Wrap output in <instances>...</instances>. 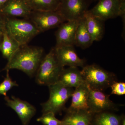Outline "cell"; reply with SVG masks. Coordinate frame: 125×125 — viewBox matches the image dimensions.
I'll return each instance as SVG.
<instances>
[{"instance_id":"obj_16","label":"cell","mask_w":125,"mask_h":125,"mask_svg":"<svg viewBox=\"0 0 125 125\" xmlns=\"http://www.w3.org/2000/svg\"><path fill=\"white\" fill-rule=\"evenodd\" d=\"M89 91V87L85 83L75 88L71 96V105L68 108L73 110H88Z\"/></svg>"},{"instance_id":"obj_12","label":"cell","mask_w":125,"mask_h":125,"mask_svg":"<svg viewBox=\"0 0 125 125\" xmlns=\"http://www.w3.org/2000/svg\"><path fill=\"white\" fill-rule=\"evenodd\" d=\"M57 60L63 67H83L85 66V61L78 56L74 46H62L54 47Z\"/></svg>"},{"instance_id":"obj_1","label":"cell","mask_w":125,"mask_h":125,"mask_svg":"<svg viewBox=\"0 0 125 125\" xmlns=\"http://www.w3.org/2000/svg\"><path fill=\"white\" fill-rule=\"evenodd\" d=\"M43 54L42 48L28 44L20 46L3 70H20L31 77L36 73Z\"/></svg>"},{"instance_id":"obj_28","label":"cell","mask_w":125,"mask_h":125,"mask_svg":"<svg viewBox=\"0 0 125 125\" xmlns=\"http://www.w3.org/2000/svg\"><path fill=\"white\" fill-rule=\"evenodd\" d=\"M2 35H0V43L1 42V40H2Z\"/></svg>"},{"instance_id":"obj_6","label":"cell","mask_w":125,"mask_h":125,"mask_svg":"<svg viewBox=\"0 0 125 125\" xmlns=\"http://www.w3.org/2000/svg\"><path fill=\"white\" fill-rule=\"evenodd\" d=\"M28 19L33 23L40 33L58 27L66 21L56 10H32Z\"/></svg>"},{"instance_id":"obj_29","label":"cell","mask_w":125,"mask_h":125,"mask_svg":"<svg viewBox=\"0 0 125 125\" xmlns=\"http://www.w3.org/2000/svg\"><path fill=\"white\" fill-rule=\"evenodd\" d=\"M60 0V1L61 0Z\"/></svg>"},{"instance_id":"obj_20","label":"cell","mask_w":125,"mask_h":125,"mask_svg":"<svg viewBox=\"0 0 125 125\" xmlns=\"http://www.w3.org/2000/svg\"><path fill=\"white\" fill-rule=\"evenodd\" d=\"M20 46L18 43L7 33L5 29L0 43V51L3 57L9 61Z\"/></svg>"},{"instance_id":"obj_10","label":"cell","mask_w":125,"mask_h":125,"mask_svg":"<svg viewBox=\"0 0 125 125\" xmlns=\"http://www.w3.org/2000/svg\"><path fill=\"white\" fill-rule=\"evenodd\" d=\"M5 100L6 105L16 113L23 125H28L36 113V108L33 105L13 96L11 98L6 96Z\"/></svg>"},{"instance_id":"obj_11","label":"cell","mask_w":125,"mask_h":125,"mask_svg":"<svg viewBox=\"0 0 125 125\" xmlns=\"http://www.w3.org/2000/svg\"><path fill=\"white\" fill-rule=\"evenodd\" d=\"M79 20L69 21L58 26L55 32V47L75 45V33Z\"/></svg>"},{"instance_id":"obj_26","label":"cell","mask_w":125,"mask_h":125,"mask_svg":"<svg viewBox=\"0 0 125 125\" xmlns=\"http://www.w3.org/2000/svg\"><path fill=\"white\" fill-rule=\"evenodd\" d=\"M9 0H0V10Z\"/></svg>"},{"instance_id":"obj_18","label":"cell","mask_w":125,"mask_h":125,"mask_svg":"<svg viewBox=\"0 0 125 125\" xmlns=\"http://www.w3.org/2000/svg\"><path fill=\"white\" fill-rule=\"evenodd\" d=\"M122 115L106 111L93 113L90 125H120Z\"/></svg>"},{"instance_id":"obj_7","label":"cell","mask_w":125,"mask_h":125,"mask_svg":"<svg viewBox=\"0 0 125 125\" xmlns=\"http://www.w3.org/2000/svg\"><path fill=\"white\" fill-rule=\"evenodd\" d=\"M88 0H61L57 11L66 21L80 20L88 10Z\"/></svg>"},{"instance_id":"obj_24","label":"cell","mask_w":125,"mask_h":125,"mask_svg":"<svg viewBox=\"0 0 125 125\" xmlns=\"http://www.w3.org/2000/svg\"><path fill=\"white\" fill-rule=\"evenodd\" d=\"M110 87L111 89V94L122 96L125 94V83L124 82L114 81Z\"/></svg>"},{"instance_id":"obj_25","label":"cell","mask_w":125,"mask_h":125,"mask_svg":"<svg viewBox=\"0 0 125 125\" xmlns=\"http://www.w3.org/2000/svg\"><path fill=\"white\" fill-rule=\"evenodd\" d=\"M7 17L0 12V35H2L6 29Z\"/></svg>"},{"instance_id":"obj_23","label":"cell","mask_w":125,"mask_h":125,"mask_svg":"<svg viewBox=\"0 0 125 125\" xmlns=\"http://www.w3.org/2000/svg\"><path fill=\"white\" fill-rule=\"evenodd\" d=\"M55 115L51 112L43 113L42 115L38 118L37 121L43 125H62L61 121L56 118Z\"/></svg>"},{"instance_id":"obj_22","label":"cell","mask_w":125,"mask_h":125,"mask_svg":"<svg viewBox=\"0 0 125 125\" xmlns=\"http://www.w3.org/2000/svg\"><path fill=\"white\" fill-rule=\"evenodd\" d=\"M7 73L4 79L0 83V94L5 97L7 96V93L14 87L18 86L15 81H13L10 76L9 70H6Z\"/></svg>"},{"instance_id":"obj_13","label":"cell","mask_w":125,"mask_h":125,"mask_svg":"<svg viewBox=\"0 0 125 125\" xmlns=\"http://www.w3.org/2000/svg\"><path fill=\"white\" fill-rule=\"evenodd\" d=\"M32 10L27 0H9L0 10L5 16L28 19Z\"/></svg>"},{"instance_id":"obj_4","label":"cell","mask_w":125,"mask_h":125,"mask_svg":"<svg viewBox=\"0 0 125 125\" xmlns=\"http://www.w3.org/2000/svg\"><path fill=\"white\" fill-rule=\"evenodd\" d=\"M81 72L85 83L90 89L103 91L116 81L115 74L95 64L84 66Z\"/></svg>"},{"instance_id":"obj_2","label":"cell","mask_w":125,"mask_h":125,"mask_svg":"<svg viewBox=\"0 0 125 125\" xmlns=\"http://www.w3.org/2000/svg\"><path fill=\"white\" fill-rule=\"evenodd\" d=\"M64 67L57 60L54 48L43 58L36 73V81L48 86L57 83Z\"/></svg>"},{"instance_id":"obj_8","label":"cell","mask_w":125,"mask_h":125,"mask_svg":"<svg viewBox=\"0 0 125 125\" xmlns=\"http://www.w3.org/2000/svg\"><path fill=\"white\" fill-rule=\"evenodd\" d=\"M110 95L100 90L89 88L88 97L89 111L92 113L101 112L117 111L121 105L116 104L109 98Z\"/></svg>"},{"instance_id":"obj_21","label":"cell","mask_w":125,"mask_h":125,"mask_svg":"<svg viewBox=\"0 0 125 125\" xmlns=\"http://www.w3.org/2000/svg\"><path fill=\"white\" fill-rule=\"evenodd\" d=\"M33 11H54L57 10L59 0H27Z\"/></svg>"},{"instance_id":"obj_17","label":"cell","mask_w":125,"mask_h":125,"mask_svg":"<svg viewBox=\"0 0 125 125\" xmlns=\"http://www.w3.org/2000/svg\"><path fill=\"white\" fill-rule=\"evenodd\" d=\"M84 19L88 31L94 42L102 40L104 33V21L94 16L88 10Z\"/></svg>"},{"instance_id":"obj_3","label":"cell","mask_w":125,"mask_h":125,"mask_svg":"<svg viewBox=\"0 0 125 125\" xmlns=\"http://www.w3.org/2000/svg\"><path fill=\"white\" fill-rule=\"evenodd\" d=\"M6 30L20 46L27 45L34 37L40 33L29 19L7 17Z\"/></svg>"},{"instance_id":"obj_15","label":"cell","mask_w":125,"mask_h":125,"mask_svg":"<svg viewBox=\"0 0 125 125\" xmlns=\"http://www.w3.org/2000/svg\"><path fill=\"white\" fill-rule=\"evenodd\" d=\"M57 83L65 87L75 88L85 83L81 71L78 67H72L63 69Z\"/></svg>"},{"instance_id":"obj_19","label":"cell","mask_w":125,"mask_h":125,"mask_svg":"<svg viewBox=\"0 0 125 125\" xmlns=\"http://www.w3.org/2000/svg\"><path fill=\"white\" fill-rule=\"evenodd\" d=\"M94 42L86 26L84 18L79 21L75 39V45L83 49L89 47Z\"/></svg>"},{"instance_id":"obj_27","label":"cell","mask_w":125,"mask_h":125,"mask_svg":"<svg viewBox=\"0 0 125 125\" xmlns=\"http://www.w3.org/2000/svg\"><path fill=\"white\" fill-rule=\"evenodd\" d=\"M120 125H125V116L124 114H122V118Z\"/></svg>"},{"instance_id":"obj_5","label":"cell","mask_w":125,"mask_h":125,"mask_svg":"<svg viewBox=\"0 0 125 125\" xmlns=\"http://www.w3.org/2000/svg\"><path fill=\"white\" fill-rule=\"evenodd\" d=\"M48 87L49 97L47 102L41 104L42 113L51 112L55 115L61 114L62 111H65V105L71 97L74 89L73 88L65 87L59 83Z\"/></svg>"},{"instance_id":"obj_14","label":"cell","mask_w":125,"mask_h":125,"mask_svg":"<svg viewBox=\"0 0 125 125\" xmlns=\"http://www.w3.org/2000/svg\"><path fill=\"white\" fill-rule=\"evenodd\" d=\"M62 125H90L93 113L89 110L66 109Z\"/></svg>"},{"instance_id":"obj_9","label":"cell","mask_w":125,"mask_h":125,"mask_svg":"<svg viewBox=\"0 0 125 125\" xmlns=\"http://www.w3.org/2000/svg\"><path fill=\"white\" fill-rule=\"evenodd\" d=\"M123 0H99L89 11L99 19L105 21L120 16V9Z\"/></svg>"}]
</instances>
